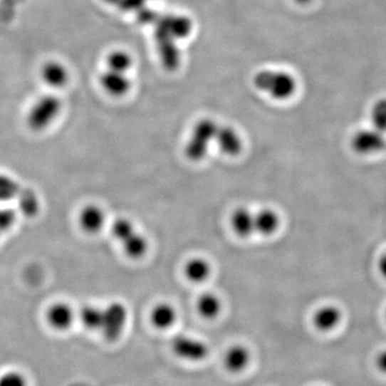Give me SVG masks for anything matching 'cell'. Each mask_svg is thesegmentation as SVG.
<instances>
[{"instance_id":"obj_30","label":"cell","mask_w":386,"mask_h":386,"mask_svg":"<svg viewBox=\"0 0 386 386\" xmlns=\"http://www.w3.org/2000/svg\"><path fill=\"white\" fill-rule=\"evenodd\" d=\"M159 16L158 12L145 7L137 12V20L141 25H154Z\"/></svg>"},{"instance_id":"obj_16","label":"cell","mask_w":386,"mask_h":386,"mask_svg":"<svg viewBox=\"0 0 386 386\" xmlns=\"http://www.w3.org/2000/svg\"><path fill=\"white\" fill-rule=\"evenodd\" d=\"M16 200H18L19 212L25 217L33 218L39 214L40 199L37 192L33 189H21Z\"/></svg>"},{"instance_id":"obj_29","label":"cell","mask_w":386,"mask_h":386,"mask_svg":"<svg viewBox=\"0 0 386 386\" xmlns=\"http://www.w3.org/2000/svg\"><path fill=\"white\" fill-rule=\"evenodd\" d=\"M148 0H120L118 4V9L124 12H139L145 8Z\"/></svg>"},{"instance_id":"obj_13","label":"cell","mask_w":386,"mask_h":386,"mask_svg":"<svg viewBox=\"0 0 386 386\" xmlns=\"http://www.w3.org/2000/svg\"><path fill=\"white\" fill-rule=\"evenodd\" d=\"M78 222L85 232L95 234L105 226V212L97 205H87L80 211Z\"/></svg>"},{"instance_id":"obj_24","label":"cell","mask_w":386,"mask_h":386,"mask_svg":"<svg viewBox=\"0 0 386 386\" xmlns=\"http://www.w3.org/2000/svg\"><path fill=\"white\" fill-rule=\"evenodd\" d=\"M107 65L108 69L126 73L132 65V58L128 53L124 52V51H114L108 56Z\"/></svg>"},{"instance_id":"obj_3","label":"cell","mask_w":386,"mask_h":386,"mask_svg":"<svg viewBox=\"0 0 386 386\" xmlns=\"http://www.w3.org/2000/svg\"><path fill=\"white\" fill-rule=\"evenodd\" d=\"M219 125L213 120L204 118L197 122L193 127L189 141L184 147V155L189 160L197 162L203 160L209 152L212 143L215 142Z\"/></svg>"},{"instance_id":"obj_22","label":"cell","mask_w":386,"mask_h":386,"mask_svg":"<svg viewBox=\"0 0 386 386\" xmlns=\"http://www.w3.org/2000/svg\"><path fill=\"white\" fill-rule=\"evenodd\" d=\"M122 244L127 256L132 259L142 258L147 251V241L143 235L137 232L133 233Z\"/></svg>"},{"instance_id":"obj_33","label":"cell","mask_w":386,"mask_h":386,"mask_svg":"<svg viewBox=\"0 0 386 386\" xmlns=\"http://www.w3.org/2000/svg\"><path fill=\"white\" fill-rule=\"evenodd\" d=\"M103 1H105V3L109 4V5L114 6V7H118L120 0H103Z\"/></svg>"},{"instance_id":"obj_25","label":"cell","mask_w":386,"mask_h":386,"mask_svg":"<svg viewBox=\"0 0 386 386\" xmlns=\"http://www.w3.org/2000/svg\"><path fill=\"white\" fill-rule=\"evenodd\" d=\"M373 128L379 132H386V99H381L375 103L371 113Z\"/></svg>"},{"instance_id":"obj_18","label":"cell","mask_w":386,"mask_h":386,"mask_svg":"<svg viewBox=\"0 0 386 386\" xmlns=\"http://www.w3.org/2000/svg\"><path fill=\"white\" fill-rule=\"evenodd\" d=\"M184 276L191 282H203L209 277L211 273V265L204 259L194 258L184 265Z\"/></svg>"},{"instance_id":"obj_11","label":"cell","mask_w":386,"mask_h":386,"mask_svg":"<svg viewBox=\"0 0 386 386\" xmlns=\"http://www.w3.org/2000/svg\"><path fill=\"white\" fill-rule=\"evenodd\" d=\"M100 83L103 88L114 97H122L130 89V80L126 74L115 70L108 69V71L100 76Z\"/></svg>"},{"instance_id":"obj_32","label":"cell","mask_w":386,"mask_h":386,"mask_svg":"<svg viewBox=\"0 0 386 386\" xmlns=\"http://www.w3.org/2000/svg\"><path fill=\"white\" fill-rule=\"evenodd\" d=\"M380 269H381L382 273L386 277V256L382 259L381 263H380Z\"/></svg>"},{"instance_id":"obj_12","label":"cell","mask_w":386,"mask_h":386,"mask_svg":"<svg viewBox=\"0 0 386 386\" xmlns=\"http://www.w3.org/2000/svg\"><path fill=\"white\" fill-rule=\"evenodd\" d=\"M249 350L244 345H234L224 354V367L232 373L243 372L250 364Z\"/></svg>"},{"instance_id":"obj_9","label":"cell","mask_w":386,"mask_h":386,"mask_svg":"<svg viewBox=\"0 0 386 386\" xmlns=\"http://www.w3.org/2000/svg\"><path fill=\"white\" fill-rule=\"evenodd\" d=\"M214 143H216L220 152L228 156H236L243 150L241 137L237 131L230 126L218 127Z\"/></svg>"},{"instance_id":"obj_19","label":"cell","mask_w":386,"mask_h":386,"mask_svg":"<svg viewBox=\"0 0 386 386\" xmlns=\"http://www.w3.org/2000/svg\"><path fill=\"white\" fill-rule=\"evenodd\" d=\"M197 308L204 319H216L221 311V302L216 294L204 293L199 298Z\"/></svg>"},{"instance_id":"obj_28","label":"cell","mask_w":386,"mask_h":386,"mask_svg":"<svg viewBox=\"0 0 386 386\" xmlns=\"http://www.w3.org/2000/svg\"><path fill=\"white\" fill-rule=\"evenodd\" d=\"M0 386H28V383L24 375L11 370L0 375Z\"/></svg>"},{"instance_id":"obj_17","label":"cell","mask_w":386,"mask_h":386,"mask_svg":"<svg viewBox=\"0 0 386 386\" xmlns=\"http://www.w3.org/2000/svg\"><path fill=\"white\" fill-rule=\"evenodd\" d=\"M280 219L277 213L271 209H265L254 214V229L261 235L273 234L279 228Z\"/></svg>"},{"instance_id":"obj_26","label":"cell","mask_w":386,"mask_h":386,"mask_svg":"<svg viewBox=\"0 0 386 386\" xmlns=\"http://www.w3.org/2000/svg\"><path fill=\"white\" fill-rule=\"evenodd\" d=\"M137 232L135 226H133L132 222L129 221L128 219L125 218H120V219L115 220L114 224H112V233L113 236L115 237L120 243L126 241L128 237H130L133 233Z\"/></svg>"},{"instance_id":"obj_5","label":"cell","mask_w":386,"mask_h":386,"mask_svg":"<svg viewBox=\"0 0 386 386\" xmlns=\"http://www.w3.org/2000/svg\"><path fill=\"white\" fill-rule=\"evenodd\" d=\"M128 320V311L122 303H111L103 309V322L101 332L108 341L118 340L124 333Z\"/></svg>"},{"instance_id":"obj_14","label":"cell","mask_w":386,"mask_h":386,"mask_svg":"<svg viewBox=\"0 0 386 386\" xmlns=\"http://www.w3.org/2000/svg\"><path fill=\"white\" fill-rule=\"evenodd\" d=\"M231 226L235 234L239 236L245 237L250 236L256 232L254 229V214H252L249 209L246 207H239L233 212L232 217H231Z\"/></svg>"},{"instance_id":"obj_31","label":"cell","mask_w":386,"mask_h":386,"mask_svg":"<svg viewBox=\"0 0 386 386\" xmlns=\"http://www.w3.org/2000/svg\"><path fill=\"white\" fill-rule=\"evenodd\" d=\"M377 366H379L380 370L386 372V350L382 352L377 358Z\"/></svg>"},{"instance_id":"obj_4","label":"cell","mask_w":386,"mask_h":386,"mask_svg":"<svg viewBox=\"0 0 386 386\" xmlns=\"http://www.w3.org/2000/svg\"><path fill=\"white\" fill-rule=\"evenodd\" d=\"M63 103L55 95H46L33 103L27 114V125L33 131H43L58 118Z\"/></svg>"},{"instance_id":"obj_10","label":"cell","mask_w":386,"mask_h":386,"mask_svg":"<svg viewBox=\"0 0 386 386\" xmlns=\"http://www.w3.org/2000/svg\"><path fill=\"white\" fill-rule=\"evenodd\" d=\"M42 80L51 88H63L69 82L67 68L56 61H46L40 71Z\"/></svg>"},{"instance_id":"obj_21","label":"cell","mask_w":386,"mask_h":386,"mask_svg":"<svg viewBox=\"0 0 386 386\" xmlns=\"http://www.w3.org/2000/svg\"><path fill=\"white\" fill-rule=\"evenodd\" d=\"M80 320L85 328L89 330H101L103 322V309L99 307H83L80 313Z\"/></svg>"},{"instance_id":"obj_7","label":"cell","mask_w":386,"mask_h":386,"mask_svg":"<svg viewBox=\"0 0 386 386\" xmlns=\"http://www.w3.org/2000/svg\"><path fill=\"white\" fill-rule=\"evenodd\" d=\"M46 319L53 330L65 332L73 324L74 311L72 307L66 303H55L46 311Z\"/></svg>"},{"instance_id":"obj_2","label":"cell","mask_w":386,"mask_h":386,"mask_svg":"<svg viewBox=\"0 0 386 386\" xmlns=\"http://www.w3.org/2000/svg\"><path fill=\"white\" fill-rule=\"evenodd\" d=\"M155 41L161 63L167 71H175L180 63V54L178 51L177 38L167 25L165 16H159L155 22Z\"/></svg>"},{"instance_id":"obj_8","label":"cell","mask_w":386,"mask_h":386,"mask_svg":"<svg viewBox=\"0 0 386 386\" xmlns=\"http://www.w3.org/2000/svg\"><path fill=\"white\" fill-rule=\"evenodd\" d=\"M353 148L360 154H372L384 150L386 146L383 133L375 130H362L353 139Z\"/></svg>"},{"instance_id":"obj_23","label":"cell","mask_w":386,"mask_h":386,"mask_svg":"<svg viewBox=\"0 0 386 386\" xmlns=\"http://www.w3.org/2000/svg\"><path fill=\"white\" fill-rule=\"evenodd\" d=\"M21 184L11 176L0 174V203L9 202L18 198Z\"/></svg>"},{"instance_id":"obj_15","label":"cell","mask_w":386,"mask_h":386,"mask_svg":"<svg viewBox=\"0 0 386 386\" xmlns=\"http://www.w3.org/2000/svg\"><path fill=\"white\" fill-rule=\"evenodd\" d=\"M150 322L158 330H169L177 320L175 308L169 303H160L152 308Z\"/></svg>"},{"instance_id":"obj_27","label":"cell","mask_w":386,"mask_h":386,"mask_svg":"<svg viewBox=\"0 0 386 386\" xmlns=\"http://www.w3.org/2000/svg\"><path fill=\"white\" fill-rule=\"evenodd\" d=\"M18 219V213L11 207H0V234L14 228Z\"/></svg>"},{"instance_id":"obj_20","label":"cell","mask_w":386,"mask_h":386,"mask_svg":"<svg viewBox=\"0 0 386 386\" xmlns=\"http://www.w3.org/2000/svg\"><path fill=\"white\" fill-rule=\"evenodd\" d=\"M340 317V311L336 307L326 306L315 313L313 322L319 330H330L339 323Z\"/></svg>"},{"instance_id":"obj_34","label":"cell","mask_w":386,"mask_h":386,"mask_svg":"<svg viewBox=\"0 0 386 386\" xmlns=\"http://www.w3.org/2000/svg\"><path fill=\"white\" fill-rule=\"evenodd\" d=\"M296 1L301 4V5H306V4L311 3V0H296Z\"/></svg>"},{"instance_id":"obj_1","label":"cell","mask_w":386,"mask_h":386,"mask_svg":"<svg viewBox=\"0 0 386 386\" xmlns=\"http://www.w3.org/2000/svg\"><path fill=\"white\" fill-rule=\"evenodd\" d=\"M254 84L277 100L290 98L296 90V80L291 74L273 70H263L256 73Z\"/></svg>"},{"instance_id":"obj_6","label":"cell","mask_w":386,"mask_h":386,"mask_svg":"<svg viewBox=\"0 0 386 386\" xmlns=\"http://www.w3.org/2000/svg\"><path fill=\"white\" fill-rule=\"evenodd\" d=\"M173 353L187 362H202L209 355V347L204 341L179 335L172 340Z\"/></svg>"}]
</instances>
